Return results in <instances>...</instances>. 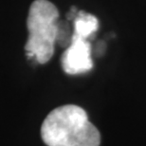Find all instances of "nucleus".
Listing matches in <instances>:
<instances>
[{
    "label": "nucleus",
    "instance_id": "f257e3e1",
    "mask_svg": "<svg viewBox=\"0 0 146 146\" xmlns=\"http://www.w3.org/2000/svg\"><path fill=\"white\" fill-rule=\"evenodd\" d=\"M41 138L48 146H100L101 134L86 111L75 104L55 108L41 126Z\"/></svg>",
    "mask_w": 146,
    "mask_h": 146
},
{
    "label": "nucleus",
    "instance_id": "f03ea898",
    "mask_svg": "<svg viewBox=\"0 0 146 146\" xmlns=\"http://www.w3.org/2000/svg\"><path fill=\"white\" fill-rule=\"evenodd\" d=\"M59 11L48 0H35L27 19L29 37L25 45L28 55L39 64H46L54 53Z\"/></svg>",
    "mask_w": 146,
    "mask_h": 146
},
{
    "label": "nucleus",
    "instance_id": "7ed1b4c3",
    "mask_svg": "<svg viewBox=\"0 0 146 146\" xmlns=\"http://www.w3.org/2000/svg\"><path fill=\"white\" fill-rule=\"evenodd\" d=\"M62 68L66 74L78 75L88 72L93 68L91 46L88 40L73 37L63 53Z\"/></svg>",
    "mask_w": 146,
    "mask_h": 146
},
{
    "label": "nucleus",
    "instance_id": "20e7f679",
    "mask_svg": "<svg viewBox=\"0 0 146 146\" xmlns=\"http://www.w3.org/2000/svg\"><path fill=\"white\" fill-rule=\"evenodd\" d=\"M73 37L87 40L99 28V20L95 15L84 11H78L73 20Z\"/></svg>",
    "mask_w": 146,
    "mask_h": 146
},
{
    "label": "nucleus",
    "instance_id": "39448f33",
    "mask_svg": "<svg viewBox=\"0 0 146 146\" xmlns=\"http://www.w3.org/2000/svg\"><path fill=\"white\" fill-rule=\"evenodd\" d=\"M73 35V28L69 26L68 20L58 21L57 25V37L56 44H59L61 46L68 48L71 43Z\"/></svg>",
    "mask_w": 146,
    "mask_h": 146
}]
</instances>
